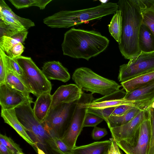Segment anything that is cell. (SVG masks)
Returning a JSON list of instances; mask_svg holds the SVG:
<instances>
[{"instance_id":"6da1fadb","label":"cell","mask_w":154,"mask_h":154,"mask_svg":"<svg viewBox=\"0 0 154 154\" xmlns=\"http://www.w3.org/2000/svg\"><path fill=\"white\" fill-rule=\"evenodd\" d=\"M122 13V29L120 51L126 59L130 60L140 53L138 35L146 5L143 0H120L117 3Z\"/></svg>"},{"instance_id":"7a4b0ae2","label":"cell","mask_w":154,"mask_h":154,"mask_svg":"<svg viewBox=\"0 0 154 154\" xmlns=\"http://www.w3.org/2000/svg\"><path fill=\"white\" fill-rule=\"evenodd\" d=\"M109 42L98 32L72 28L64 34L61 47L63 55L88 60L104 51Z\"/></svg>"},{"instance_id":"3957f363","label":"cell","mask_w":154,"mask_h":154,"mask_svg":"<svg viewBox=\"0 0 154 154\" xmlns=\"http://www.w3.org/2000/svg\"><path fill=\"white\" fill-rule=\"evenodd\" d=\"M119 9L117 3L107 2L96 6L75 11H61L43 19L52 28H68L90 20L114 14Z\"/></svg>"},{"instance_id":"277c9868","label":"cell","mask_w":154,"mask_h":154,"mask_svg":"<svg viewBox=\"0 0 154 154\" xmlns=\"http://www.w3.org/2000/svg\"><path fill=\"white\" fill-rule=\"evenodd\" d=\"M72 79L82 91L103 96L120 90L122 86L115 81L103 77L85 67L76 69L73 74Z\"/></svg>"},{"instance_id":"5b68a950","label":"cell","mask_w":154,"mask_h":154,"mask_svg":"<svg viewBox=\"0 0 154 154\" xmlns=\"http://www.w3.org/2000/svg\"><path fill=\"white\" fill-rule=\"evenodd\" d=\"M31 103H26L15 108L16 115L36 146L45 152L52 137L46 130L44 123L35 116Z\"/></svg>"},{"instance_id":"8992f818","label":"cell","mask_w":154,"mask_h":154,"mask_svg":"<svg viewBox=\"0 0 154 154\" xmlns=\"http://www.w3.org/2000/svg\"><path fill=\"white\" fill-rule=\"evenodd\" d=\"M14 58L23 70L26 86L31 93L38 97L43 94L51 93V82L31 57L20 56Z\"/></svg>"},{"instance_id":"52a82bcc","label":"cell","mask_w":154,"mask_h":154,"mask_svg":"<svg viewBox=\"0 0 154 154\" xmlns=\"http://www.w3.org/2000/svg\"><path fill=\"white\" fill-rule=\"evenodd\" d=\"M78 100L71 103L61 104L50 109L43 122L52 137L60 138L62 136L70 124Z\"/></svg>"},{"instance_id":"ba28073f","label":"cell","mask_w":154,"mask_h":154,"mask_svg":"<svg viewBox=\"0 0 154 154\" xmlns=\"http://www.w3.org/2000/svg\"><path fill=\"white\" fill-rule=\"evenodd\" d=\"M154 70V52L141 53L119 66V81L125 82Z\"/></svg>"},{"instance_id":"9c48e42d","label":"cell","mask_w":154,"mask_h":154,"mask_svg":"<svg viewBox=\"0 0 154 154\" xmlns=\"http://www.w3.org/2000/svg\"><path fill=\"white\" fill-rule=\"evenodd\" d=\"M82 91L80 98L78 100L70 124L67 129L60 138L67 146L72 149L75 148L77 138L83 128L84 121L88 108L82 106L85 95Z\"/></svg>"},{"instance_id":"30bf717a","label":"cell","mask_w":154,"mask_h":154,"mask_svg":"<svg viewBox=\"0 0 154 154\" xmlns=\"http://www.w3.org/2000/svg\"><path fill=\"white\" fill-rule=\"evenodd\" d=\"M150 134V121L147 115L140 127L133 145H130L124 140L116 143L119 147L126 154H148Z\"/></svg>"},{"instance_id":"8fae6325","label":"cell","mask_w":154,"mask_h":154,"mask_svg":"<svg viewBox=\"0 0 154 154\" xmlns=\"http://www.w3.org/2000/svg\"><path fill=\"white\" fill-rule=\"evenodd\" d=\"M147 116L146 110H141L126 124L109 129L112 137L116 142L124 140L130 145H133L140 127Z\"/></svg>"},{"instance_id":"7c38bea8","label":"cell","mask_w":154,"mask_h":154,"mask_svg":"<svg viewBox=\"0 0 154 154\" xmlns=\"http://www.w3.org/2000/svg\"><path fill=\"white\" fill-rule=\"evenodd\" d=\"M33 103L32 97H27L20 91L12 88L5 83L0 85L1 109H15L26 103Z\"/></svg>"},{"instance_id":"4fadbf2b","label":"cell","mask_w":154,"mask_h":154,"mask_svg":"<svg viewBox=\"0 0 154 154\" xmlns=\"http://www.w3.org/2000/svg\"><path fill=\"white\" fill-rule=\"evenodd\" d=\"M82 92L76 84L60 86L52 95L51 109L61 104L71 103L78 100L81 97Z\"/></svg>"},{"instance_id":"5bb4252c","label":"cell","mask_w":154,"mask_h":154,"mask_svg":"<svg viewBox=\"0 0 154 154\" xmlns=\"http://www.w3.org/2000/svg\"><path fill=\"white\" fill-rule=\"evenodd\" d=\"M42 71L48 79L66 82L69 80L70 75L67 69L58 61L46 62L42 67Z\"/></svg>"},{"instance_id":"9a60e30c","label":"cell","mask_w":154,"mask_h":154,"mask_svg":"<svg viewBox=\"0 0 154 154\" xmlns=\"http://www.w3.org/2000/svg\"><path fill=\"white\" fill-rule=\"evenodd\" d=\"M1 116L4 122L12 127L27 143L33 147L36 145L27 134L24 127L19 121L14 109H1Z\"/></svg>"},{"instance_id":"2e32d148","label":"cell","mask_w":154,"mask_h":154,"mask_svg":"<svg viewBox=\"0 0 154 154\" xmlns=\"http://www.w3.org/2000/svg\"><path fill=\"white\" fill-rule=\"evenodd\" d=\"M124 98L129 100L141 102L148 107L154 100V82L126 93Z\"/></svg>"},{"instance_id":"e0dca14e","label":"cell","mask_w":154,"mask_h":154,"mask_svg":"<svg viewBox=\"0 0 154 154\" xmlns=\"http://www.w3.org/2000/svg\"><path fill=\"white\" fill-rule=\"evenodd\" d=\"M111 140H106L94 142L72 149V154H107L110 148Z\"/></svg>"},{"instance_id":"ac0fdd59","label":"cell","mask_w":154,"mask_h":154,"mask_svg":"<svg viewBox=\"0 0 154 154\" xmlns=\"http://www.w3.org/2000/svg\"><path fill=\"white\" fill-rule=\"evenodd\" d=\"M52 95L51 93H45L38 96L34 102L33 109L36 117L43 122L48 116L51 109Z\"/></svg>"},{"instance_id":"d6986e66","label":"cell","mask_w":154,"mask_h":154,"mask_svg":"<svg viewBox=\"0 0 154 154\" xmlns=\"http://www.w3.org/2000/svg\"><path fill=\"white\" fill-rule=\"evenodd\" d=\"M154 82V70L121 82V84L128 93Z\"/></svg>"},{"instance_id":"ffe728a7","label":"cell","mask_w":154,"mask_h":154,"mask_svg":"<svg viewBox=\"0 0 154 154\" xmlns=\"http://www.w3.org/2000/svg\"><path fill=\"white\" fill-rule=\"evenodd\" d=\"M138 46L141 52H154V35L149 28L142 23L139 33Z\"/></svg>"},{"instance_id":"44dd1931","label":"cell","mask_w":154,"mask_h":154,"mask_svg":"<svg viewBox=\"0 0 154 154\" xmlns=\"http://www.w3.org/2000/svg\"><path fill=\"white\" fill-rule=\"evenodd\" d=\"M5 66L6 75L5 83L12 88L21 92L27 97L31 98L30 96L31 92L24 83L12 71L8 68L5 65Z\"/></svg>"},{"instance_id":"7402d4cb","label":"cell","mask_w":154,"mask_h":154,"mask_svg":"<svg viewBox=\"0 0 154 154\" xmlns=\"http://www.w3.org/2000/svg\"><path fill=\"white\" fill-rule=\"evenodd\" d=\"M141 110L138 108L135 107L123 115L119 116H111L106 119V122L109 129L120 126L130 121Z\"/></svg>"},{"instance_id":"603a6c76","label":"cell","mask_w":154,"mask_h":154,"mask_svg":"<svg viewBox=\"0 0 154 154\" xmlns=\"http://www.w3.org/2000/svg\"><path fill=\"white\" fill-rule=\"evenodd\" d=\"M108 26L111 35L120 44L122 29V18L120 10L118 9L114 14Z\"/></svg>"},{"instance_id":"cb8c5ba5","label":"cell","mask_w":154,"mask_h":154,"mask_svg":"<svg viewBox=\"0 0 154 154\" xmlns=\"http://www.w3.org/2000/svg\"><path fill=\"white\" fill-rule=\"evenodd\" d=\"M0 14L17 20L27 29L35 26L34 23L30 20L21 17L14 13L3 0H0Z\"/></svg>"},{"instance_id":"d4e9b609","label":"cell","mask_w":154,"mask_h":154,"mask_svg":"<svg viewBox=\"0 0 154 154\" xmlns=\"http://www.w3.org/2000/svg\"><path fill=\"white\" fill-rule=\"evenodd\" d=\"M0 55L2 57L5 66L12 71L25 85L24 76L23 70L15 58L8 56L0 48Z\"/></svg>"},{"instance_id":"484cf974","label":"cell","mask_w":154,"mask_h":154,"mask_svg":"<svg viewBox=\"0 0 154 154\" xmlns=\"http://www.w3.org/2000/svg\"><path fill=\"white\" fill-rule=\"evenodd\" d=\"M146 6L143 11L142 23L146 25L154 35V5L143 0Z\"/></svg>"},{"instance_id":"4316f807","label":"cell","mask_w":154,"mask_h":154,"mask_svg":"<svg viewBox=\"0 0 154 154\" xmlns=\"http://www.w3.org/2000/svg\"><path fill=\"white\" fill-rule=\"evenodd\" d=\"M52 0H9V1L17 9L27 8L32 6L39 7L43 10Z\"/></svg>"},{"instance_id":"83f0119b","label":"cell","mask_w":154,"mask_h":154,"mask_svg":"<svg viewBox=\"0 0 154 154\" xmlns=\"http://www.w3.org/2000/svg\"><path fill=\"white\" fill-rule=\"evenodd\" d=\"M48 146L57 154H72V149L64 143L60 138L53 137Z\"/></svg>"},{"instance_id":"f1b7e54d","label":"cell","mask_w":154,"mask_h":154,"mask_svg":"<svg viewBox=\"0 0 154 154\" xmlns=\"http://www.w3.org/2000/svg\"><path fill=\"white\" fill-rule=\"evenodd\" d=\"M0 142L11 150L14 154H24L19 145L10 137L1 134Z\"/></svg>"},{"instance_id":"f546056e","label":"cell","mask_w":154,"mask_h":154,"mask_svg":"<svg viewBox=\"0 0 154 154\" xmlns=\"http://www.w3.org/2000/svg\"><path fill=\"white\" fill-rule=\"evenodd\" d=\"M19 42L10 37L3 36L0 37V48L9 56L12 48Z\"/></svg>"},{"instance_id":"4dcf8cb0","label":"cell","mask_w":154,"mask_h":154,"mask_svg":"<svg viewBox=\"0 0 154 154\" xmlns=\"http://www.w3.org/2000/svg\"><path fill=\"white\" fill-rule=\"evenodd\" d=\"M116 107L97 109L88 108L87 112L97 116L106 121V119L111 116Z\"/></svg>"},{"instance_id":"1f68e13d","label":"cell","mask_w":154,"mask_h":154,"mask_svg":"<svg viewBox=\"0 0 154 154\" xmlns=\"http://www.w3.org/2000/svg\"><path fill=\"white\" fill-rule=\"evenodd\" d=\"M103 120L102 118L87 112L84 121L83 128L96 126Z\"/></svg>"},{"instance_id":"d6a6232c","label":"cell","mask_w":154,"mask_h":154,"mask_svg":"<svg viewBox=\"0 0 154 154\" xmlns=\"http://www.w3.org/2000/svg\"><path fill=\"white\" fill-rule=\"evenodd\" d=\"M0 19L6 24L19 31H27V29L21 23L13 18L6 17L0 14Z\"/></svg>"},{"instance_id":"836d02e7","label":"cell","mask_w":154,"mask_h":154,"mask_svg":"<svg viewBox=\"0 0 154 154\" xmlns=\"http://www.w3.org/2000/svg\"><path fill=\"white\" fill-rule=\"evenodd\" d=\"M0 37L5 36L11 37L16 34L22 31L10 26L0 19Z\"/></svg>"},{"instance_id":"e575fe53","label":"cell","mask_w":154,"mask_h":154,"mask_svg":"<svg viewBox=\"0 0 154 154\" xmlns=\"http://www.w3.org/2000/svg\"><path fill=\"white\" fill-rule=\"evenodd\" d=\"M135 107H136L133 105L129 104H123L119 106L116 108L111 116H119L123 115Z\"/></svg>"},{"instance_id":"d590c367","label":"cell","mask_w":154,"mask_h":154,"mask_svg":"<svg viewBox=\"0 0 154 154\" xmlns=\"http://www.w3.org/2000/svg\"><path fill=\"white\" fill-rule=\"evenodd\" d=\"M107 134V131L105 128L95 126L94 127L91 136L93 139L98 140L106 135Z\"/></svg>"},{"instance_id":"8d00e7d4","label":"cell","mask_w":154,"mask_h":154,"mask_svg":"<svg viewBox=\"0 0 154 154\" xmlns=\"http://www.w3.org/2000/svg\"><path fill=\"white\" fill-rule=\"evenodd\" d=\"M24 49V47L22 43L19 42L12 48L9 56L13 58L19 57L21 56Z\"/></svg>"},{"instance_id":"74e56055","label":"cell","mask_w":154,"mask_h":154,"mask_svg":"<svg viewBox=\"0 0 154 154\" xmlns=\"http://www.w3.org/2000/svg\"><path fill=\"white\" fill-rule=\"evenodd\" d=\"M6 75L5 65L2 57L0 55V85L5 83Z\"/></svg>"},{"instance_id":"f35d334b","label":"cell","mask_w":154,"mask_h":154,"mask_svg":"<svg viewBox=\"0 0 154 154\" xmlns=\"http://www.w3.org/2000/svg\"><path fill=\"white\" fill-rule=\"evenodd\" d=\"M110 139L111 143L107 154H122L114 139L112 137Z\"/></svg>"},{"instance_id":"ab89813d","label":"cell","mask_w":154,"mask_h":154,"mask_svg":"<svg viewBox=\"0 0 154 154\" xmlns=\"http://www.w3.org/2000/svg\"><path fill=\"white\" fill-rule=\"evenodd\" d=\"M28 32L26 31H22L20 32L13 36L11 38L16 40L18 42L23 43L27 38Z\"/></svg>"},{"instance_id":"60d3db41","label":"cell","mask_w":154,"mask_h":154,"mask_svg":"<svg viewBox=\"0 0 154 154\" xmlns=\"http://www.w3.org/2000/svg\"><path fill=\"white\" fill-rule=\"evenodd\" d=\"M0 154H14L6 146L0 142Z\"/></svg>"},{"instance_id":"b9f144b4","label":"cell","mask_w":154,"mask_h":154,"mask_svg":"<svg viewBox=\"0 0 154 154\" xmlns=\"http://www.w3.org/2000/svg\"><path fill=\"white\" fill-rule=\"evenodd\" d=\"M36 148L38 154H46L45 152L39 148L37 146H36Z\"/></svg>"},{"instance_id":"7bdbcfd3","label":"cell","mask_w":154,"mask_h":154,"mask_svg":"<svg viewBox=\"0 0 154 154\" xmlns=\"http://www.w3.org/2000/svg\"><path fill=\"white\" fill-rule=\"evenodd\" d=\"M147 0L149 2L154 5V0Z\"/></svg>"},{"instance_id":"ee69618b","label":"cell","mask_w":154,"mask_h":154,"mask_svg":"<svg viewBox=\"0 0 154 154\" xmlns=\"http://www.w3.org/2000/svg\"></svg>"}]
</instances>
